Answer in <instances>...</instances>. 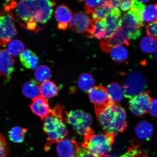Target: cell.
Listing matches in <instances>:
<instances>
[{"label":"cell","mask_w":157,"mask_h":157,"mask_svg":"<svg viewBox=\"0 0 157 157\" xmlns=\"http://www.w3.org/2000/svg\"><path fill=\"white\" fill-rule=\"evenodd\" d=\"M55 2L48 0L22 1L17 3L16 17L21 26L38 31V25L44 24L50 18Z\"/></svg>","instance_id":"cell-1"},{"label":"cell","mask_w":157,"mask_h":157,"mask_svg":"<svg viewBox=\"0 0 157 157\" xmlns=\"http://www.w3.org/2000/svg\"><path fill=\"white\" fill-rule=\"evenodd\" d=\"M98 120L103 128L109 131L122 132L128 123L125 110L119 103H112L102 109L95 111Z\"/></svg>","instance_id":"cell-2"},{"label":"cell","mask_w":157,"mask_h":157,"mask_svg":"<svg viewBox=\"0 0 157 157\" xmlns=\"http://www.w3.org/2000/svg\"><path fill=\"white\" fill-rule=\"evenodd\" d=\"M62 108L59 105L51 109L50 114L44 120L43 129L48 135L44 150L48 151L54 143H59L67 136V128L63 121Z\"/></svg>","instance_id":"cell-3"},{"label":"cell","mask_w":157,"mask_h":157,"mask_svg":"<svg viewBox=\"0 0 157 157\" xmlns=\"http://www.w3.org/2000/svg\"><path fill=\"white\" fill-rule=\"evenodd\" d=\"M116 133L107 132L95 134L93 129L84 136L82 147L94 156L103 157L110 151Z\"/></svg>","instance_id":"cell-4"},{"label":"cell","mask_w":157,"mask_h":157,"mask_svg":"<svg viewBox=\"0 0 157 157\" xmlns=\"http://www.w3.org/2000/svg\"><path fill=\"white\" fill-rule=\"evenodd\" d=\"M7 3L0 11V46H5L16 36L17 32L15 24L13 9L11 3Z\"/></svg>","instance_id":"cell-5"},{"label":"cell","mask_w":157,"mask_h":157,"mask_svg":"<svg viewBox=\"0 0 157 157\" xmlns=\"http://www.w3.org/2000/svg\"><path fill=\"white\" fill-rule=\"evenodd\" d=\"M140 29L122 26L112 36L102 39L100 42L101 50L106 53L113 47L125 44L128 46L131 40H135L140 37Z\"/></svg>","instance_id":"cell-6"},{"label":"cell","mask_w":157,"mask_h":157,"mask_svg":"<svg viewBox=\"0 0 157 157\" xmlns=\"http://www.w3.org/2000/svg\"><path fill=\"white\" fill-rule=\"evenodd\" d=\"M147 87L146 78L142 72L135 71L128 74L123 83L124 96L131 99L144 93Z\"/></svg>","instance_id":"cell-7"},{"label":"cell","mask_w":157,"mask_h":157,"mask_svg":"<svg viewBox=\"0 0 157 157\" xmlns=\"http://www.w3.org/2000/svg\"><path fill=\"white\" fill-rule=\"evenodd\" d=\"M67 122L73 127L78 134L85 136L91 130L93 118L91 115L81 110L66 113Z\"/></svg>","instance_id":"cell-8"},{"label":"cell","mask_w":157,"mask_h":157,"mask_svg":"<svg viewBox=\"0 0 157 157\" xmlns=\"http://www.w3.org/2000/svg\"><path fill=\"white\" fill-rule=\"evenodd\" d=\"M152 100L149 91H145L130 99L129 109L135 115L142 117L148 112Z\"/></svg>","instance_id":"cell-9"},{"label":"cell","mask_w":157,"mask_h":157,"mask_svg":"<svg viewBox=\"0 0 157 157\" xmlns=\"http://www.w3.org/2000/svg\"><path fill=\"white\" fill-rule=\"evenodd\" d=\"M90 101L93 103L95 111L99 110L113 103L108 96L106 90L102 86H97L88 91Z\"/></svg>","instance_id":"cell-10"},{"label":"cell","mask_w":157,"mask_h":157,"mask_svg":"<svg viewBox=\"0 0 157 157\" xmlns=\"http://www.w3.org/2000/svg\"><path fill=\"white\" fill-rule=\"evenodd\" d=\"M120 10L116 8L105 16L104 18L106 33L105 38L112 36L122 27V20Z\"/></svg>","instance_id":"cell-11"},{"label":"cell","mask_w":157,"mask_h":157,"mask_svg":"<svg viewBox=\"0 0 157 157\" xmlns=\"http://www.w3.org/2000/svg\"><path fill=\"white\" fill-rule=\"evenodd\" d=\"M15 61L6 50H0V74L5 76L6 82L11 79L15 70Z\"/></svg>","instance_id":"cell-12"},{"label":"cell","mask_w":157,"mask_h":157,"mask_svg":"<svg viewBox=\"0 0 157 157\" xmlns=\"http://www.w3.org/2000/svg\"><path fill=\"white\" fill-rule=\"evenodd\" d=\"M82 147L74 140L63 139L58 143L56 151L59 157H74L77 155Z\"/></svg>","instance_id":"cell-13"},{"label":"cell","mask_w":157,"mask_h":157,"mask_svg":"<svg viewBox=\"0 0 157 157\" xmlns=\"http://www.w3.org/2000/svg\"><path fill=\"white\" fill-rule=\"evenodd\" d=\"M141 13L142 12L134 9L129 10L121 17L122 26L140 29L144 25L141 17Z\"/></svg>","instance_id":"cell-14"},{"label":"cell","mask_w":157,"mask_h":157,"mask_svg":"<svg viewBox=\"0 0 157 157\" xmlns=\"http://www.w3.org/2000/svg\"><path fill=\"white\" fill-rule=\"evenodd\" d=\"M91 20L86 13L80 12L74 15L68 27L76 32L83 33L89 28Z\"/></svg>","instance_id":"cell-15"},{"label":"cell","mask_w":157,"mask_h":157,"mask_svg":"<svg viewBox=\"0 0 157 157\" xmlns=\"http://www.w3.org/2000/svg\"><path fill=\"white\" fill-rule=\"evenodd\" d=\"M55 17L58 22V29L65 30L68 27L73 15L71 10L67 6L62 5L57 8Z\"/></svg>","instance_id":"cell-16"},{"label":"cell","mask_w":157,"mask_h":157,"mask_svg":"<svg viewBox=\"0 0 157 157\" xmlns=\"http://www.w3.org/2000/svg\"><path fill=\"white\" fill-rule=\"evenodd\" d=\"M33 102L29 106L31 110L44 121L51 111L48 101L41 95L33 99Z\"/></svg>","instance_id":"cell-17"},{"label":"cell","mask_w":157,"mask_h":157,"mask_svg":"<svg viewBox=\"0 0 157 157\" xmlns=\"http://www.w3.org/2000/svg\"><path fill=\"white\" fill-rule=\"evenodd\" d=\"M86 36L89 38L103 39L105 38L106 25L104 19L100 20L92 19L91 24L86 31Z\"/></svg>","instance_id":"cell-18"},{"label":"cell","mask_w":157,"mask_h":157,"mask_svg":"<svg viewBox=\"0 0 157 157\" xmlns=\"http://www.w3.org/2000/svg\"><path fill=\"white\" fill-rule=\"evenodd\" d=\"M20 60L25 67L34 70L36 69L39 63V59L33 51L27 49L20 55Z\"/></svg>","instance_id":"cell-19"},{"label":"cell","mask_w":157,"mask_h":157,"mask_svg":"<svg viewBox=\"0 0 157 157\" xmlns=\"http://www.w3.org/2000/svg\"><path fill=\"white\" fill-rule=\"evenodd\" d=\"M115 9L112 1H104L94 10L91 16L92 19L100 20L105 18L108 13Z\"/></svg>","instance_id":"cell-20"},{"label":"cell","mask_w":157,"mask_h":157,"mask_svg":"<svg viewBox=\"0 0 157 157\" xmlns=\"http://www.w3.org/2000/svg\"><path fill=\"white\" fill-rule=\"evenodd\" d=\"M105 88L112 102L118 103L122 100L124 94L122 87L118 83L115 82L111 83Z\"/></svg>","instance_id":"cell-21"},{"label":"cell","mask_w":157,"mask_h":157,"mask_svg":"<svg viewBox=\"0 0 157 157\" xmlns=\"http://www.w3.org/2000/svg\"><path fill=\"white\" fill-rule=\"evenodd\" d=\"M22 92L25 97L32 99L40 95L38 83L34 79H31L23 84Z\"/></svg>","instance_id":"cell-22"},{"label":"cell","mask_w":157,"mask_h":157,"mask_svg":"<svg viewBox=\"0 0 157 157\" xmlns=\"http://www.w3.org/2000/svg\"><path fill=\"white\" fill-rule=\"evenodd\" d=\"M40 95L45 99H49L57 95L58 89L54 82L48 80L43 82L39 86Z\"/></svg>","instance_id":"cell-23"},{"label":"cell","mask_w":157,"mask_h":157,"mask_svg":"<svg viewBox=\"0 0 157 157\" xmlns=\"http://www.w3.org/2000/svg\"><path fill=\"white\" fill-rule=\"evenodd\" d=\"M154 128L150 123L142 121L137 125L135 128V132L139 138L147 140L152 136Z\"/></svg>","instance_id":"cell-24"},{"label":"cell","mask_w":157,"mask_h":157,"mask_svg":"<svg viewBox=\"0 0 157 157\" xmlns=\"http://www.w3.org/2000/svg\"><path fill=\"white\" fill-rule=\"evenodd\" d=\"M141 17L145 22L152 23L157 21V4H150L145 6L141 13Z\"/></svg>","instance_id":"cell-25"},{"label":"cell","mask_w":157,"mask_h":157,"mask_svg":"<svg viewBox=\"0 0 157 157\" xmlns=\"http://www.w3.org/2000/svg\"><path fill=\"white\" fill-rule=\"evenodd\" d=\"M140 47L143 52L154 53L157 49V39L150 36H145L141 40Z\"/></svg>","instance_id":"cell-26"},{"label":"cell","mask_w":157,"mask_h":157,"mask_svg":"<svg viewBox=\"0 0 157 157\" xmlns=\"http://www.w3.org/2000/svg\"><path fill=\"white\" fill-rule=\"evenodd\" d=\"M27 129L20 127L13 128L9 132V137L12 142L17 143H22L24 140Z\"/></svg>","instance_id":"cell-27"},{"label":"cell","mask_w":157,"mask_h":157,"mask_svg":"<svg viewBox=\"0 0 157 157\" xmlns=\"http://www.w3.org/2000/svg\"><path fill=\"white\" fill-rule=\"evenodd\" d=\"M109 53L113 59L118 63L124 61L128 56L126 49L122 46L113 47L109 51Z\"/></svg>","instance_id":"cell-28"},{"label":"cell","mask_w":157,"mask_h":157,"mask_svg":"<svg viewBox=\"0 0 157 157\" xmlns=\"http://www.w3.org/2000/svg\"><path fill=\"white\" fill-rule=\"evenodd\" d=\"M95 83V80L93 76L88 73L82 74L78 82V87L86 92L89 91L94 87Z\"/></svg>","instance_id":"cell-29"},{"label":"cell","mask_w":157,"mask_h":157,"mask_svg":"<svg viewBox=\"0 0 157 157\" xmlns=\"http://www.w3.org/2000/svg\"><path fill=\"white\" fill-rule=\"evenodd\" d=\"M23 43L18 39L11 41L8 45L7 51L11 56L14 57L19 56L25 50Z\"/></svg>","instance_id":"cell-30"},{"label":"cell","mask_w":157,"mask_h":157,"mask_svg":"<svg viewBox=\"0 0 157 157\" xmlns=\"http://www.w3.org/2000/svg\"><path fill=\"white\" fill-rule=\"evenodd\" d=\"M51 70L48 66H41L37 67L35 72V78L38 81L44 82L49 80L51 77Z\"/></svg>","instance_id":"cell-31"},{"label":"cell","mask_w":157,"mask_h":157,"mask_svg":"<svg viewBox=\"0 0 157 157\" xmlns=\"http://www.w3.org/2000/svg\"><path fill=\"white\" fill-rule=\"evenodd\" d=\"M104 1H85L84 10L88 15H91L94 10L98 6L103 3Z\"/></svg>","instance_id":"cell-32"},{"label":"cell","mask_w":157,"mask_h":157,"mask_svg":"<svg viewBox=\"0 0 157 157\" xmlns=\"http://www.w3.org/2000/svg\"><path fill=\"white\" fill-rule=\"evenodd\" d=\"M9 153V148L5 137L0 133V157H7Z\"/></svg>","instance_id":"cell-33"},{"label":"cell","mask_w":157,"mask_h":157,"mask_svg":"<svg viewBox=\"0 0 157 157\" xmlns=\"http://www.w3.org/2000/svg\"><path fill=\"white\" fill-rule=\"evenodd\" d=\"M141 154L140 149L137 146H132L129 148L124 154L118 157H137ZM103 157H115L111 155H105Z\"/></svg>","instance_id":"cell-34"},{"label":"cell","mask_w":157,"mask_h":157,"mask_svg":"<svg viewBox=\"0 0 157 157\" xmlns=\"http://www.w3.org/2000/svg\"><path fill=\"white\" fill-rule=\"evenodd\" d=\"M147 34L157 39V21L146 25Z\"/></svg>","instance_id":"cell-35"},{"label":"cell","mask_w":157,"mask_h":157,"mask_svg":"<svg viewBox=\"0 0 157 157\" xmlns=\"http://www.w3.org/2000/svg\"><path fill=\"white\" fill-rule=\"evenodd\" d=\"M133 1L132 0H124L121 1L119 9L124 11H126L132 9Z\"/></svg>","instance_id":"cell-36"},{"label":"cell","mask_w":157,"mask_h":157,"mask_svg":"<svg viewBox=\"0 0 157 157\" xmlns=\"http://www.w3.org/2000/svg\"><path fill=\"white\" fill-rule=\"evenodd\" d=\"M148 111L151 115L157 118V99H152Z\"/></svg>","instance_id":"cell-37"},{"label":"cell","mask_w":157,"mask_h":157,"mask_svg":"<svg viewBox=\"0 0 157 157\" xmlns=\"http://www.w3.org/2000/svg\"><path fill=\"white\" fill-rule=\"evenodd\" d=\"M74 157H97L94 156L83 148L81 147L77 155Z\"/></svg>","instance_id":"cell-38"},{"label":"cell","mask_w":157,"mask_h":157,"mask_svg":"<svg viewBox=\"0 0 157 157\" xmlns=\"http://www.w3.org/2000/svg\"><path fill=\"white\" fill-rule=\"evenodd\" d=\"M139 2H140V3H146L147 2H148L149 1H144V0H143V1H138Z\"/></svg>","instance_id":"cell-39"},{"label":"cell","mask_w":157,"mask_h":157,"mask_svg":"<svg viewBox=\"0 0 157 157\" xmlns=\"http://www.w3.org/2000/svg\"><path fill=\"white\" fill-rule=\"evenodd\" d=\"M155 59L157 62V49L155 55Z\"/></svg>","instance_id":"cell-40"},{"label":"cell","mask_w":157,"mask_h":157,"mask_svg":"<svg viewBox=\"0 0 157 157\" xmlns=\"http://www.w3.org/2000/svg\"><path fill=\"white\" fill-rule=\"evenodd\" d=\"M0 75H1V74H0Z\"/></svg>","instance_id":"cell-41"}]
</instances>
